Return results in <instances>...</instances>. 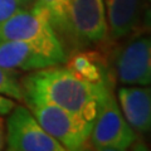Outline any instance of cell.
<instances>
[{"mask_svg": "<svg viewBox=\"0 0 151 151\" xmlns=\"http://www.w3.org/2000/svg\"><path fill=\"white\" fill-rule=\"evenodd\" d=\"M20 84L27 105L50 103L91 122H94L102 101L111 92L108 84L84 81L67 67L58 65L34 70Z\"/></svg>", "mask_w": 151, "mask_h": 151, "instance_id": "6da1fadb", "label": "cell"}, {"mask_svg": "<svg viewBox=\"0 0 151 151\" xmlns=\"http://www.w3.org/2000/svg\"><path fill=\"white\" fill-rule=\"evenodd\" d=\"M0 40H20L34 45L57 64H64L67 54L62 40L53 29L47 12L35 0L30 6L20 8L0 24Z\"/></svg>", "mask_w": 151, "mask_h": 151, "instance_id": "7a4b0ae2", "label": "cell"}, {"mask_svg": "<svg viewBox=\"0 0 151 151\" xmlns=\"http://www.w3.org/2000/svg\"><path fill=\"white\" fill-rule=\"evenodd\" d=\"M39 125L65 150H83L89 141L93 122L50 103H28Z\"/></svg>", "mask_w": 151, "mask_h": 151, "instance_id": "3957f363", "label": "cell"}, {"mask_svg": "<svg viewBox=\"0 0 151 151\" xmlns=\"http://www.w3.org/2000/svg\"><path fill=\"white\" fill-rule=\"evenodd\" d=\"M136 135L127 124L110 92L102 101L89 135L91 146L100 151H124L135 142Z\"/></svg>", "mask_w": 151, "mask_h": 151, "instance_id": "277c9868", "label": "cell"}, {"mask_svg": "<svg viewBox=\"0 0 151 151\" xmlns=\"http://www.w3.org/2000/svg\"><path fill=\"white\" fill-rule=\"evenodd\" d=\"M6 149L13 151H64L63 145L47 132L24 106L9 112Z\"/></svg>", "mask_w": 151, "mask_h": 151, "instance_id": "5b68a950", "label": "cell"}, {"mask_svg": "<svg viewBox=\"0 0 151 151\" xmlns=\"http://www.w3.org/2000/svg\"><path fill=\"white\" fill-rule=\"evenodd\" d=\"M73 42L78 47L101 43L107 38L103 0H69Z\"/></svg>", "mask_w": 151, "mask_h": 151, "instance_id": "8992f818", "label": "cell"}, {"mask_svg": "<svg viewBox=\"0 0 151 151\" xmlns=\"http://www.w3.org/2000/svg\"><path fill=\"white\" fill-rule=\"evenodd\" d=\"M115 69L122 84L151 86V34L130 42L117 54Z\"/></svg>", "mask_w": 151, "mask_h": 151, "instance_id": "52a82bcc", "label": "cell"}, {"mask_svg": "<svg viewBox=\"0 0 151 151\" xmlns=\"http://www.w3.org/2000/svg\"><path fill=\"white\" fill-rule=\"evenodd\" d=\"M57 64L34 45L20 40H0V67L9 70H38Z\"/></svg>", "mask_w": 151, "mask_h": 151, "instance_id": "ba28073f", "label": "cell"}, {"mask_svg": "<svg viewBox=\"0 0 151 151\" xmlns=\"http://www.w3.org/2000/svg\"><path fill=\"white\" fill-rule=\"evenodd\" d=\"M119 101L127 124L132 129L141 134L151 132V86L121 87Z\"/></svg>", "mask_w": 151, "mask_h": 151, "instance_id": "9c48e42d", "label": "cell"}, {"mask_svg": "<svg viewBox=\"0 0 151 151\" xmlns=\"http://www.w3.org/2000/svg\"><path fill=\"white\" fill-rule=\"evenodd\" d=\"M107 9V28L113 40L122 39L137 25L142 0H103Z\"/></svg>", "mask_w": 151, "mask_h": 151, "instance_id": "30bf717a", "label": "cell"}, {"mask_svg": "<svg viewBox=\"0 0 151 151\" xmlns=\"http://www.w3.org/2000/svg\"><path fill=\"white\" fill-rule=\"evenodd\" d=\"M65 67L79 78L91 83H103L110 86V76L103 57L97 52H79L65 60Z\"/></svg>", "mask_w": 151, "mask_h": 151, "instance_id": "8fae6325", "label": "cell"}, {"mask_svg": "<svg viewBox=\"0 0 151 151\" xmlns=\"http://www.w3.org/2000/svg\"><path fill=\"white\" fill-rule=\"evenodd\" d=\"M47 12L49 22L57 34L73 40L69 18V0H38Z\"/></svg>", "mask_w": 151, "mask_h": 151, "instance_id": "7c38bea8", "label": "cell"}, {"mask_svg": "<svg viewBox=\"0 0 151 151\" xmlns=\"http://www.w3.org/2000/svg\"><path fill=\"white\" fill-rule=\"evenodd\" d=\"M0 94H4L19 102L24 101L22 84L18 81L15 70H9L0 67Z\"/></svg>", "mask_w": 151, "mask_h": 151, "instance_id": "4fadbf2b", "label": "cell"}, {"mask_svg": "<svg viewBox=\"0 0 151 151\" xmlns=\"http://www.w3.org/2000/svg\"><path fill=\"white\" fill-rule=\"evenodd\" d=\"M22 8L20 0H0V24Z\"/></svg>", "mask_w": 151, "mask_h": 151, "instance_id": "5bb4252c", "label": "cell"}, {"mask_svg": "<svg viewBox=\"0 0 151 151\" xmlns=\"http://www.w3.org/2000/svg\"><path fill=\"white\" fill-rule=\"evenodd\" d=\"M15 106L17 103L13 98L0 94V115H8Z\"/></svg>", "mask_w": 151, "mask_h": 151, "instance_id": "9a60e30c", "label": "cell"}, {"mask_svg": "<svg viewBox=\"0 0 151 151\" xmlns=\"http://www.w3.org/2000/svg\"><path fill=\"white\" fill-rule=\"evenodd\" d=\"M144 29L146 32L151 33V0H149L147 3V9L145 13V18H144Z\"/></svg>", "mask_w": 151, "mask_h": 151, "instance_id": "2e32d148", "label": "cell"}, {"mask_svg": "<svg viewBox=\"0 0 151 151\" xmlns=\"http://www.w3.org/2000/svg\"><path fill=\"white\" fill-rule=\"evenodd\" d=\"M4 147V120L0 116V150Z\"/></svg>", "mask_w": 151, "mask_h": 151, "instance_id": "e0dca14e", "label": "cell"}, {"mask_svg": "<svg viewBox=\"0 0 151 151\" xmlns=\"http://www.w3.org/2000/svg\"><path fill=\"white\" fill-rule=\"evenodd\" d=\"M34 1H35V0H20L22 5H23V6H27V8H28V6H30Z\"/></svg>", "mask_w": 151, "mask_h": 151, "instance_id": "ac0fdd59", "label": "cell"}]
</instances>
